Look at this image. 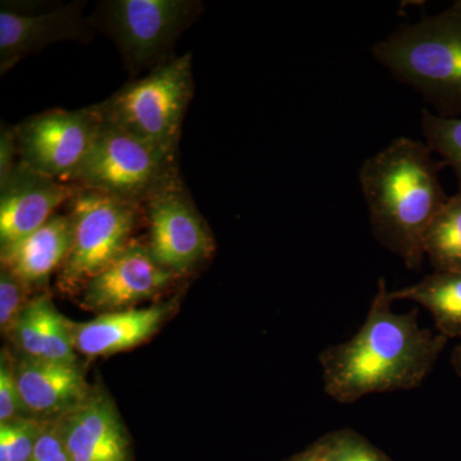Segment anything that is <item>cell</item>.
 <instances>
[{"instance_id":"obj_1","label":"cell","mask_w":461,"mask_h":461,"mask_svg":"<svg viewBox=\"0 0 461 461\" xmlns=\"http://www.w3.org/2000/svg\"><path fill=\"white\" fill-rule=\"evenodd\" d=\"M388 294L381 278L362 329L321 354L324 393L336 402L420 386L447 344L441 333L421 329L417 311L395 313Z\"/></svg>"},{"instance_id":"obj_2","label":"cell","mask_w":461,"mask_h":461,"mask_svg":"<svg viewBox=\"0 0 461 461\" xmlns=\"http://www.w3.org/2000/svg\"><path fill=\"white\" fill-rule=\"evenodd\" d=\"M439 167L426 142L397 138L359 169L375 239L411 269L420 268L424 235L448 198Z\"/></svg>"},{"instance_id":"obj_3","label":"cell","mask_w":461,"mask_h":461,"mask_svg":"<svg viewBox=\"0 0 461 461\" xmlns=\"http://www.w3.org/2000/svg\"><path fill=\"white\" fill-rule=\"evenodd\" d=\"M373 57L439 115H461V2L399 27L373 47Z\"/></svg>"},{"instance_id":"obj_4","label":"cell","mask_w":461,"mask_h":461,"mask_svg":"<svg viewBox=\"0 0 461 461\" xmlns=\"http://www.w3.org/2000/svg\"><path fill=\"white\" fill-rule=\"evenodd\" d=\"M194 94L193 57H173L100 103L107 122L176 157Z\"/></svg>"},{"instance_id":"obj_5","label":"cell","mask_w":461,"mask_h":461,"mask_svg":"<svg viewBox=\"0 0 461 461\" xmlns=\"http://www.w3.org/2000/svg\"><path fill=\"white\" fill-rule=\"evenodd\" d=\"M175 158L104 120L69 184L139 205L175 180Z\"/></svg>"},{"instance_id":"obj_6","label":"cell","mask_w":461,"mask_h":461,"mask_svg":"<svg viewBox=\"0 0 461 461\" xmlns=\"http://www.w3.org/2000/svg\"><path fill=\"white\" fill-rule=\"evenodd\" d=\"M200 9L193 0H111L100 7L99 25L113 39L127 68L138 74L172 59L169 51Z\"/></svg>"},{"instance_id":"obj_7","label":"cell","mask_w":461,"mask_h":461,"mask_svg":"<svg viewBox=\"0 0 461 461\" xmlns=\"http://www.w3.org/2000/svg\"><path fill=\"white\" fill-rule=\"evenodd\" d=\"M69 202L74 242L60 272L66 288L86 284L129 247L139 206L81 187Z\"/></svg>"},{"instance_id":"obj_8","label":"cell","mask_w":461,"mask_h":461,"mask_svg":"<svg viewBox=\"0 0 461 461\" xmlns=\"http://www.w3.org/2000/svg\"><path fill=\"white\" fill-rule=\"evenodd\" d=\"M99 104L65 111L51 109L14 127L18 160L54 180L69 184L102 130Z\"/></svg>"},{"instance_id":"obj_9","label":"cell","mask_w":461,"mask_h":461,"mask_svg":"<svg viewBox=\"0 0 461 461\" xmlns=\"http://www.w3.org/2000/svg\"><path fill=\"white\" fill-rule=\"evenodd\" d=\"M144 204L148 249L157 263L177 275L211 256V232L177 178L154 191Z\"/></svg>"},{"instance_id":"obj_10","label":"cell","mask_w":461,"mask_h":461,"mask_svg":"<svg viewBox=\"0 0 461 461\" xmlns=\"http://www.w3.org/2000/svg\"><path fill=\"white\" fill-rule=\"evenodd\" d=\"M78 187L54 180L18 160L0 182V248H7L48 222Z\"/></svg>"},{"instance_id":"obj_11","label":"cell","mask_w":461,"mask_h":461,"mask_svg":"<svg viewBox=\"0 0 461 461\" xmlns=\"http://www.w3.org/2000/svg\"><path fill=\"white\" fill-rule=\"evenodd\" d=\"M176 273L157 263L142 245H129L85 284L84 304L94 311H123L165 290Z\"/></svg>"},{"instance_id":"obj_12","label":"cell","mask_w":461,"mask_h":461,"mask_svg":"<svg viewBox=\"0 0 461 461\" xmlns=\"http://www.w3.org/2000/svg\"><path fill=\"white\" fill-rule=\"evenodd\" d=\"M83 3H72L42 14H21L3 5L0 11V74L5 75L30 56L63 41H83L90 35Z\"/></svg>"},{"instance_id":"obj_13","label":"cell","mask_w":461,"mask_h":461,"mask_svg":"<svg viewBox=\"0 0 461 461\" xmlns=\"http://www.w3.org/2000/svg\"><path fill=\"white\" fill-rule=\"evenodd\" d=\"M59 421L72 461H131L129 438L108 396L90 393Z\"/></svg>"},{"instance_id":"obj_14","label":"cell","mask_w":461,"mask_h":461,"mask_svg":"<svg viewBox=\"0 0 461 461\" xmlns=\"http://www.w3.org/2000/svg\"><path fill=\"white\" fill-rule=\"evenodd\" d=\"M23 409L35 414L72 411L90 396L89 386L76 364L23 357L14 368Z\"/></svg>"},{"instance_id":"obj_15","label":"cell","mask_w":461,"mask_h":461,"mask_svg":"<svg viewBox=\"0 0 461 461\" xmlns=\"http://www.w3.org/2000/svg\"><path fill=\"white\" fill-rule=\"evenodd\" d=\"M167 305L109 312L95 320L68 324L75 350L86 357H103L127 350L147 341L159 329Z\"/></svg>"},{"instance_id":"obj_16","label":"cell","mask_w":461,"mask_h":461,"mask_svg":"<svg viewBox=\"0 0 461 461\" xmlns=\"http://www.w3.org/2000/svg\"><path fill=\"white\" fill-rule=\"evenodd\" d=\"M74 242L71 215L54 214L41 229L2 249V268L27 286L41 284L65 264Z\"/></svg>"},{"instance_id":"obj_17","label":"cell","mask_w":461,"mask_h":461,"mask_svg":"<svg viewBox=\"0 0 461 461\" xmlns=\"http://www.w3.org/2000/svg\"><path fill=\"white\" fill-rule=\"evenodd\" d=\"M393 302L409 300L432 314L445 338H461V272H435L411 286L390 291Z\"/></svg>"},{"instance_id":"obj_18","label":"cell","mask_w":461,"mask_h":461,"mask_svg":"<svg viewBox=\"0 0 461 461\" xmlns=\"http://www.w3.org/2000/svg\"><path fill=\"white\" fill-rule=\"evenodd\" d=\"M423 249L435 272H461V190L433 218Z\"/></svg>"},{"instance_id":"obj_19","label":"cell","mask_w":461,"mask_h":461,"mask_svg":"<svg viewBox=\"0 0 461 461\" xmlns=\"http://www.w3.org/2000/svg\"><path fill=\"white\" fill-rule=\"evenodd\" d=\"M421 131L433 154L453 169L461 190V115L444 117L429 111L421 112Z\"/></svg>"},{"instance_id":"obj_20","label":"cell","mask_w":461,"mask_h":461,"mask_svg":"<svg viewBox=\"0 0 461 461\" xmlns=\"http://www.w3.org/2000/svg\"><path fill=\"white\" fill-rule=\"evenodd\" d=\"M324 461H393L366 437L351 429H339L315 442Z\"/></svg>"},{"instance_id":"obj_21","label":"cell","mask_w":461,"mask_h":461,"mask_svg":"<svg viewBox=\"0 0 461 461\" xmlns=\"http://www.w3.org/2000/svg\"><path fill=\"white\" fill-rule=\"evenodd\" d=\"M51 304L50 297L39 296L27 303L16 321L14 339L26 357H41L44 348L45 324Z\"/></svg>"},{"instance_id":"obj_22","label":"cell","mask_w":461,"mask_h":461,"mask_svg":"<svg viewBox=\"0 0 461 461\" xmlns=\"http://www.w3.org/2000/svg\"><path fill=\"white\" fill-rule=\"evenodd\" d=\"M42 426L23 418L0 423V461H30Z\"/></svg>"},{"instance_id":"obj_23","label":"cell","mask_w":461,"mask_h":461,"mask_svg":"<svg viewBox=\"0 0 461 461\" xmlns=\"http://www.w3.org/2000/svg\"><path fill=\"white\" fill-rule=\"evenodd\" d=\"M75 351L67 320L51 305L45 324L44 348L41 359L76 364Z\"/></svg>"},{"instance_id":"obj_24","label":"cell","mask_w":461,"mask_h":461,"mask_svg":"<svg viewBox=\"0 0 461 461\" xmlns=\"http://www.w3.org/2000/svg\"><path fill=\"white\" fill-rule=\"evenodd\" d=\"M27 285L8 269L0 272V327L3 332L14 330L16 321L27 305L25 293Z\"/></svg>"},{"instance_id":"obj_25","label":"cell","mask_w":461,"mask_h":461,"mask_svg":"<svg viewBox=\"0 0 461 461\" xmlns=\"http://www.w3.org/2000/svg\"><path fill=\"white\" fill-rule=\"evenodd\" d=\"M30 461H72L59 420L44 423L33 446Z\"/></svg>"},{"instance_id":"obj_26","label":"cell","mask_w":461,"mask_h":461,"mask_svg":"<svg viewBox=\"0 0 461 461\" xmlns=\"http://www.w3.org/2000/svg\"><path fill=\"white\" fill-rule=\"evenodd\" d=\"M21 411H23V405L14 369H12L8 357L3 354L0 362V423L16 420Z\"/></svg>"},{"instance_id":"obj_27","label":"cell","mask_w":461,"mask_h":461,"mask_svg":"<svg viewBox=\"0 0 461 461\" xmlns=\"http://www.w3.org/2000/svg\"><path fill=\"white\" fill-rule=\"evenodd\" d=\"M17 157L18 148L14 127L3 124L0 131V182L5 181L17 165Z\"/></svg>"},{"instance_id":"obj_28","label":"cell","mask_w":461,"mask_h":461,"mask_svg":"<svg viewBox=\"0 0 461 461\" xmlns=\"http://www.w3.org/2000/svg\"><path fill=\"white\" fill-rule=\"evenodd\" d=\"M288 461H324L323 457L318 450L317 446L315 444L312 445L311 447L306 448L305 451H303L302 454L296 455L293 459Z\"/></svg>"},{"instance_id":"obj_29","label":"cell","mask_w":461,"mask_h":461,"mask_svg":"<svg viewBox=\"0 0 461 461\" xmlns=\"http://www.w3.org/2000/svg\"><path fill=\"white\" fill-rule=\"evenodd\" d=\"M451 364H453L455 372L461 377V344L454 348Z\"/></svg>"}]
</instances>
